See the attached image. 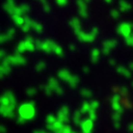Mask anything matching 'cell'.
Returning <instances> with one entry per match:
<instances>
[{"label":"cell","instance_id":"42","mask_svg":"<svg viewBox=\"0 0 133 133\" xmlns=\"http://www.w3.org/2000/svg\"><path fill=\"white\" fill-rule=\"evenodd\" d=\"M89 104H90V109L96 111V109L98 108V102H97V101H92V102L89 103Z\"/></svg>","mask_w":133,"mask_h":133},{"label":"cell","instance_id":"21","mask_svg":"<svg viewBox=\"0 0 133 133\" xmlns=\"http://www.w3.org/2000/svg\"><path fill=\"white\" fill-rule=\"evenodd\" d=\"M30 28L34 29L36 32H38V34H40V32L43 31V26H42V24L39 23V22H37V21H34V20H31Z\"/></svg>","mask_w":133,"mask_h":133},{"label":"cell","instance_id":"51","mask_svg":"<svg viewBox=\"0 0 133 133\" xmlns=\"http://www.w3.org/2000/svg\"><path fill=\"white\" fill-rule=\"evenodd\" d=\"M69 49H70L71 51H76V46H75L74 44H70V45H69Z\"/></svg>","mask_w":133,"mask_h":133},{"label":"cell","instance_id":"10","mask_svg":"<svg viewBox=\"0 0 133 133\" xmlns=\"http://www.w3.org/2000/svg\"><path fill=\"white\" fill-rule=\"evenodd\" d=\"M0 114L8 118H15L16 116L15 110L10 107H5V106H0Z\"/></svg>","mask_w":133,"mask_h":133},{"label":"cell","instance_id":"49","mask_svg":"<svg viewBox=\"0 0 133 133\" xmlns=\"http://www.w3.org/2000/svg\"><path fill=\"white\" fill-rule=\"evenodd\" d=\"M109 64L112 65V66H115V65H116V62H115L114 59H110V60H109Z\"/></svg>","mask_w":133,"mask_h":133},{"label":"cell","instance_id":"16","mask_svg":"<svg viewBox=\"0 0 133 133\" xmlns=\"http://www.w3.org/2000/svg\"><path fill=\"white\" fill-rule=\"evenodd\" d=\"M47 86L55 92L59 87H60V85H59V81L56 79V78H49L48 79V82H47Z\"/></svg>","mask_w":133,"mask_h":133},{"label":"cell","instance_id":"45","mask_svg":"<svg viewBox=\"0 0 133 133\" xmlns=\"http://www.w3.org/2000/svg\"><path fill=\"white\" fill-rule=\"evenodd\" d=\"M6 57V55H5V51L3 50V49H0V62H2L3 60H4V58Z\"/></svg>","mask_w":133,"mask_h":133},{"label":"cell","instance_id":"35","mask_svg":"<svg viewBox=\"0 0 133 133\" xmlns=\"http://www.w3.org/2000/svg\"><path fill=\"white\" fill-rule=\"evenodd\" d=\"M110 15H111V17H112L113 19H118V18H119V16H121V13H119V11H118V10L113 9V10H111Z\"/></svg>","mask_w":133,"mask_h":133},{"label":"cell","instance_id":"15","mask_svg":"<svg viewBox=\"0 0 133 133\" xmlns=\"http://www.w3.org/2000/svg\"><path fill=\"white\" fill-rule=\"evenodd\" d=\"M71 74L69 72V70H67V69H61V70H59L58 71V77H59V79L60 80H62V81H64V82H68L69 81V79L71 78Z\"/></svg>","mask_w":133,"mask_h":133},{"label":"cell","instance_id":"41","mask_svg":"<svg viewBox=\"0 0 133 133\" xmlns=\"http://www.w3.org/2000/svg\"><path fill=\"white\" fill-rule=\"evenodd\" d=\"M79 15L82 17V18H87L88 17V12H87V9H83V10H79Z\"/></svg>","mask_w":133,"mask_h":133},{"label":"cell","instance_id":"36","mask_svg":"<svg viewBox=\"0 0 133 133\" xmlns=\"http://www.w3.org/2000/svg\"><path fill=\"white\" fill-rule=\"evenodd\" d=\"M125 43H126L128 46L133 47V32H132V34H131L128 38H126V39H125Z\"/></svg>","mask_w":133,"mask_h":133},{"label":"cell","instance_id":"34","mask_svg":"<svg viewBox=\"0 0 133 133\" xmlns=\"http://www.w3.org/2000/svg\"><path fill=\"white\" fill-rule=\"evenodd\" d=\"M36 93H37V89L34 87H30V88L26 89V94L28 96H34V95H36Z\"/></svg>","mask_w":133,"mask_h":133},{"label":"cell","instance_id":"32","mask_svg":"<svg viewBox=\"0 0 133 133\" xmlns=\"http://www.w3.org/2000/svg\"><path fill=\"white\" fill-rule=\"evenodd\" d=\"M128 92H129V90H128V88L125 87V86H122V87L118 88V93H119V95L127 96V95H128Z\"/></svg>","mask_w":133,"mask_h":133},{"label":"cell","instance_id":"23","mask_svg":"<svg viewBox=\"0 0 133 133\" xmlns=\"http://www.w3.org/2000/svg\"><path fill=\"white\" fill-rule=\"evenodd\" d=\"M68 83V85L71 87V88H77L78 87V85H79V83H80V79H79V77L78 76H71V78L69 79V81L67 82Z\"/></svg>","mask_w":133,"mask_h":133},{"label":"cell","instance_id":"33","mask_svg":"<svg viewBox=\"0 0 133 133\" xmlns=\"http://www.w3.org/2000/svg\"><path fill=\"white\" fill-rule=\"evenodd\" d=\"M41 89H43V90H44V92L46 93V95H48V96H50V95L54 93V91H52V90L47 86V84H46V85H44V86H43V85H41Z\"/></svg>","mask_w":133,"mask_h":133},{"label":"cell","instance_id":"29","mask_svg":"<svg viewBox=\"0 0 133 133\" xmlns=\"http://www.w3.org/2000/svg\"><path fill=\"white\" fill-rule=\"evenodd\" d=\"M45 67H46V64H45V62H43V61H40L37 65H36V67H35V69H36V71H38V72H41V71H43L44 69H45Z\"/></svg>","mask_w":133,"mask_h":133},{"label":"cell","instance_id":"56","mask_svg":"<svg viewBox=\"0 0 133 133\" xmlns=\"http://www.w3.org/2000/svg\"><path fill=\"white\" fill-rule=\"evenodd\" d=\"M105 1H106V2H107V3H110V2H111V1H112V0H105Z\"/></svg>","mask_w":133,"mask_h":133},{"label":"cell","instance_id":"47","mask_svg":"<svg viewBox=\"0 0 133 133\" xmlns=\"http://www.w3.org/2000/svg\"><path fill=\"white\" fill-rule=\"evenodd\" d=\"M63 92H64V90H63V88L60 86L56 91H55V93H57V94H59V95H61V94H63Z\"/></svg>","mask_w":133,"mask_h":133},{"label":"cell","instance_id":"25","mask_svg":"<svg viewBox=\"0 0 133 133\" xmlns=\"http://www.w3.org/2000/svg\"><path fill=\"white\" fill-rule=\"evenodd\" d=\"M111 107H112V109L115 111V113L122 114L123 111H124V108H123V106L121 105V102H118V103H111Z\"/></svg>","mask_w":133,"mask_h":133},{"label":"cell","instance_id":"13","mask_svg":"<svg viewBox=\"0 0 133 133\" xmlns=\"http://www.w3.org/2000/svg\"><path fill=\"white\" fill-rule=\"evenodd\" d=\"M63 126H64V124H62L61 122H59V121L57 119L54 124L47 125V129L50 130V131H52L54 133H61V130H62Z\"/></svg>","mask_w":133,"mask_h":133},{"label":"cell","instance_id":"55","mask_svg":"<svg viewBox=\"0 0 133 133\" xmlns=\"http://www.w3.org/2000/svg\"><path fill=\"white\" fill-rule=\"evenodd\" d=\"M83 1H84V2H85V3L87 4V3H89V2L91 1V0H83Z\"/></svg>","mask_w":133,"mask_h":133},{"label":"cell","instance_id":"2","mask_svg":"<svg viewBox=\"0 0 133 133\" xmlns=\"http://www.w3.org/2000/svg\"><path fill=\"white\" fill-rule=\"evenodd\" d=\"M75 34H76L77 38L81 42H83V43H91V42H93L95 40V38L98 35V28L97 27H93L89 32H85V31H83L81 29V30L75 32Z\"/></svg>","mask_w":133,"mask_h":133},{"label":"cell","instance_id":"37","mask_svg":"<svg viewBox=\"0 0 133 133\" xmlns=\"http://www.w3.org/2000/svg\"><path fill=\"white\" fill-rule=\"evenodd\" d=\"M56 121H57V116L51 115V114H49V115L47 116V118H46V123H47V125H51V124H54Z\"/></svg>","mask_w":133,"mask_h":133},{"label":"cell","instance_id":"24","mask_svg":"<svg viewBox=\"0 0 133 133\" xmlns=\"http://www.w3.org/2000/svg\"><path fill=\"white\" fill-rule=\"evenodd\" d=\"M18 9H19V12H20V15H21V16H25V15L30 11V6H29L28 4H25V3L19 5Z\"/></svg>","mask_w":133,"mask_h":133},{"label":"cell","instance_id":"11","mask_svg":"<svg viewBox=\"0 0 133 133\" xmlns=\"http://www.w3.org/2000/svg\"><path fill=\"white\" fill-rule=\"evenodd\" d=\"M23 41H24V44H25L26 51H29V52L35 51L36 47H35V39L34 38L30 37V36H27Z\"/></svg>","mask_w":133,"mask_h":133},{"label":"cell","instance_id":"1","mask_svg":"<svg viewBox=\"0 0 133 133\" xmlns=\"http://www.w3.org/2000/svg\"><path fill=\"white\" fill-rule=\"evenodd\" d=\"M18 115H19V117L23 118L24 121L34 118L36 115V108H35L34 102L23 103L18 109Z\"/></svg>","mask_w":133,"mask_h":133},{"label":"cell","instance_id":"44","mask_svg":"<svg viewBox=\"0 0 133 133\" xmlns=\"http://www.w3.org/2000/svg\"><path fill=\"white\" fill-rule=\"evenodd\" d=\"M112 118H113V121H114L115 123H117V122L121 121V114H118V113H113Z\"/></svg>","mask_w":133,"mask_h":133},{"label":"cell","instance_id":"38","mask_svg":"<svg viewBox=\"0 0 133 133\" xmlns=\"http://www.w3.org/2000/svg\"><path fill=\"white\" fill-rule=\"evenodd\" d=\"M77 5L79 10H83V9H87V4L83 1V0H77Z\"/></svg>","mask_w":133,"mask_h":133},{"label":"cell","instance_id":"18","mask_svg":"<svg viewBox=\"0 0 133 133\" xmlns=\"http://www.w3.org/2000/svg\"><path fill=\"white\" fill-rule=\"evenodd\" d=\"M118 4H119V10H121L122 12H124V13L129 12V11L132 9L131 4H130L128 1H126V0H119Z\"/></svg>","mask_w":133,"mask_h":133},{"label":"cell","instance_id":"57","mask_svg":"<svg viewBox=\"0 0 133 133\" xmlns=\"http://www.w3.org/2000/svg\"><path fill=\"white\" fill-rule=\"evenodd\" d=\"M132 86H133V81H132Z\"/></svg>","mask_w":133,"mask_h":133},{"label":"cell","instance_id":"31","mask_svg":"<svg viewBox=\"0 0 133 133\" xmlns=\"http://www.w3.org/2000/svg\"><path fill=\"white\" fill-rule=\"evenodd\" d=\"M55 55H57L58 57H63L64 56V51H63V48L60 46V45H57V47L55 48V51H54Z\"/></svg>","mask_w":133,"mask_h":133},{"label":"cell","instance_id":"48","mask_svg":"<svg viewBox=\"0 0 133 133\" xmlns=\"http://www.w3.org/2000/svg\"><path fill=\"white\" fill-rule=\"evenodd\" d=\"M5 3H8V4H12V5H15V0H5Z\"/></svg>","mask_w":133,"mask_h":133},{"label":"cell","instance_id":"39","mask_svg":"<svg viewBox=\"0 0 133 133\" xmlns=\"http://www.w3.org/2000/svg\"><path fill=\"white\" fill-rule=\"evenodd\" d=\"M88 118H89L90 121H92V122L96 119V113H95L94 110H91V109H90V111L88 112Z\"/></svg>","mask_w":133,"mask_h":133},{"label":"cell","instance_id":"8","mask_svg":"<svg viewBox=\"0 0 133 133\" xmlns=\"http://www.w3.org/2000/svg\"><path fill=\"white\" fill-rule=\"evenodd\" d=\"M117 45V41L115 39H110V40H106L104 43H103V55L105 56H109L110 51Z\"/></svg>","mask_w":133,"mask_h":133},{"label":"cell","instance_id":"12","mask_svg":"<svg viewBox=\"0 0 133 133\" xmlns=\"http://www.w3.org/2000/svg\"><path fill=\"white\" fill-rule=\"evenodd\" d=\"M11 72H12L11 66L2 61L1 64H0V79H3L5 76H9Z\"/></svg>","mask_w":133,"mask_h":133},{"label":"cell","instance_id":"46","mask_svg":"<svg viewBox=\"0 0 133 133\" xmlns=\"http://www.w3.org/2000/svg\"><path fill=\"white\" fill-rule=\"evenodd\" d=\"M4 42H6V38H5V35L4 34H0V44L1 43H4Z\"/></svg>","mask_w":133,"mask_h":133},{"label":"cell","instance_id":"3","mask_svg":"<svg viewBox=\"0 0 133 133\" xmlns=\"http://www.w3.org/2000/svg\"><path fill=\"white\" fill-rule=\"evenodd\" d=\"M57 43L52 40H45V41H41V40H35V47L38 50L44 51L46 54H52L55 51V48L57 47Z\"/></svg>","mask_w":133,"mask_h":133},{"label":"cell","instance_id":"19","mask_svg":"<svg viewBox=\"0 0 133 133\" xmlns=\"http://www.w3.org/2000/svg\"><path fill=\"white\" fill-rule=\"evenodd\" d=\"M99 56H101V51H99L97 48H93L91 50V55H90L91 62L92 63H97L98 60H99Z\"/></svg>","mask_w":133,"mask_h":133},{"label":"cell","instance_id":"27","mask_svg":"<svg viewBox=\"0 0 133 133\" xmlns=\"http://www.w3.org/2000/svg\"><path fill=\"white\" fill-rule=\"evenodd\" d=\"M15 34H16L15 28H10V29H8V31L4 34V35H5V38H6V41H9V40L13 39V38H14V36H15Z\"/></svg>","mask_w":133,"mask_h":133},{"label":"cell","instance_id":"54","mask_svg":"<svg viewBox=\"0 0 133 133\" xmlns=\"http://www.w3.org/2000/svg\"><path fill=\"white\" fill-rule=\"evenodd\" d=\"M129 130H130V131H133V124H131V125L129 126Z\"/></svg>","mask_w":133,"mask_h":133},{"label":"cell","instance_id":"22","mask_svg":"<svg viewBox=\"0 0 133 133\" xmlns=\"http://www.w3.org/2000/svg\"><path fill=\"white\" fill-rule=\"evenodd\" d=\"M16 9H17V5H16V4H15V5L8 4V3H4V4H3V10H4L9 15H11V16L15 15V13H16Z\"/></svg>","mask_w":133,"mask_h":133},{"label":"cell","instance_id":"28","mask_svg":"<svg viewBox=\"0 0 133 133\" xmlns=\"http://www.w3.org/2000/svg\"><path fill=\"white\" fill-rule=\"evenodd\" d=\"M89 111H90V104H89L88 102H84V103L82 104V107H81L80 112H81V113H87V114H88Z\"/></svg>","mask_w":133,"mask_h":133},{"label":"cell","instance_id":"7","mask_svg":"<svg viewBox=\"0 0 133 133\" xmlns=\"http://www.w3.org/2000/svg\"><path fill=\"white\" fill-rule=\"evenodd\" d=\"M57 119L59 122H61L62 124H65L69 121V108L67 106H63L60 111L58 112L57 115Z\"/></svg>","mask_w":133,"mask_h":133},{"label":"cell","instance_id":"9","mask_svg":"<svg viewBox=\"0 0 133 133\" xmlns=\"http://www.w3.org/2000/svg\"><path fill=\"white\" fill-rule=\"evenodd\" d=\"M81 129H82V133H92L93 131V122L88 119H82L81 124Z\"/></svg>","mask_w":133,"mask_h":133},{"label":"cell","instance_id":"30","mask_svg":"<svg viewBox=\"0 0 133 133\" xmlns=\"http://www.w3.org/2000/svg\"><path fill=\"white\" fill-rule=\"evenodd\" d=\"M81 95H82L83 97H86V98H88V97H90V96L92 95V92H91L89 89L83 88V89L81 90Z\"/></svg>","mask_w":133,"mask_h":133},{"label":"cell","instance_id":"50","mask_svg":"<svg viewBox=\"0 0 133 133\" xmlns=\"http://www.w3.org/2000/svg\"><path fill=\"white\" fill-rule=\"evenodd\" d=\"M83 71L85 74H88L89 72V67H88V66H84V67H83Z\"/></svg>","mask_w":133,"mask_h":133},{"label":"cell","instance_id":"43","mask_svg":"<svg viewBox=\"0 0 133 133\" xmlns=\"http://www.w3.org/2000/svg\"><path fill=\"white\" fill-rule=\"evenodd\" d=\"M56 2L59 6H65L68 3V0H56Z\"/></svg>","mask_w":133,"mask_h":133},{"label":"cell","instance_id":"20","mask_svg":"<svg viewBox=\"0 0 133 133\" xmlns=\"http://www.w3.org/2000/svg\"><path fill=\"white\" fill-rule=\"evenodd\" d=\"M12 17V20H13V22L17 25V26H22L23 24H24V17L23 16H20V15H13V16H11Z\"/></svg>","mask_w":133,"mask_h":133},{"label":"cell","instance_id":"17","mask_svg":"<svg viewBox=\"0 0 133 133\" xmlns=\"http://www.w3.org/2000/svg\"><path fill=\"white\" fill-rule=\"evenodd\" d=\"M116 71H117L118 74L123 75V76H124L125 78H127V79H130V78L132 77V74H131V71H130L128 68L124 67V66H117Z\"/></svg>","mask_w":133,"mask_h":133},{"label":"cell","instance_id":"5","mask_svg":"<svg viewBox=\"0 0 133 133\" xmlns=\"http://www.w3.org/2000/svg\"><path fill=\"white\" fill-rule=\"evenodd\" d=\"M6 64L10 66H23L26 64V59L22 55H13V56H6L3 60Z\"/></svg>","mask_w":133,"mask_h":133},{"label":"cell","instance_id":"52","mask_svg":"<svg viewBox=\"0 0 133 133\" xmlns=\"http://www.w3.org/2000/svg\"><path fill=\"white\" fill-rule=\"evenodd\" d=\"M128 69H129L130 71H133V62L129 64V67H128Z\"/></svg>","mask_w":133,"mask_h":133},{"label":"cell","instance_id":"40","mask_svg":"<svg viewBox=\"0 0 133 133\" xmlns=\"http://www.w3.org/2000/svg\"><path fill=\"white\" fill-rule=\"evenodd\" d=\"M71 132H72V130H71L70 126H68V125H64L61 130V133H71Z\"/></svg>","mask_w":133,"mask_h":133},{"label":"cell","instance_id":"14","mask_svg":"<svg viewBox=\"0 0 133 133\" xmlns=\"http://www.w3.org/2000/svg\"><path fill=\"white\" fill-rule=\"evenodd\" d=\"M69 26L74 29V31H75V32H77V31H79V30H81V29H82L81 21H80V19H79V18H77V17H75V18L70 19V21H69Z\"/></svg>","mask_w":133,"mask_h":133},{"label":"cell","instance_id":"53","mask_svg":"<svg viewBox=\"0 0 133 133\" xmlns=\"http://www.w3.org/2000/svg\"><path fill=\"white\" fill-rule=\"evenodd\" d=\"M17 122H18V124H23L25 121H24L23 118H21V117H18V121H17Z\"/></svg>","mask_w":133,"mask_h":133},{"label":"cell","instance_id":"4","mask_svg":"<svg viewBox=\"0 0 133 133\" xmlns=\"http://www.w3.org/2000/svg\"><path fill=\"white\" fill-rule=\"evenodd\" d=\"M16 104H17L16 97H15V94L12 91H6L4 94H2L1 96H0V106L10 107V108L15 110Z\"/></svg>","mask_w":133,"mask_h":133},{"label":"cell","instance_id":"58","mask_svg":"<svg viewBox=\"0 0 133 133\" xmlns=\"http://www.w3.org/2000/svg\"><path fill=\"white\" fill-rule=\"evenodd\" d=\"M71 133H76V132H74V131H72V132H71Z\"/></svg>","mask_w":133,"mask_h":133},{"label":"cell","instance_id":"6","mask_svg":"<svg viewBox=\"0 0 133 133\" xmlns=\"http://www.w3.org/2000/svg\"><path fill=\"white\" fill-rule=\"evenodd\" d=\"M132 29H133V23L131 22H122L117 26V32L124 37V39L128 38L132 34Z\"/></svg>","mask_w":133,"mask_h":133},{"label":"cell","instance_id":"26","mask_svg":"<svg viewBox=\"0 0 133 133\" xmlns=\"http://www.w3.org/2000/svg\"><path fill=\"white\" fill-rule=\"evenodd\" d=\"M82 122V113L80 111H76L74 114V123L76 125H80Z\"/></svg>","mask_w":133,"mask_h":133}]
</instances>
